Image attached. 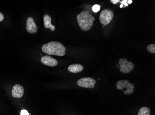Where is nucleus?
<instances>
[{"label": "nucleus", "instance_id": "f257e3e1", "mask_svg": "<svg viewBox=\"0 0 155 115\" xmlns=\"http://www.w3.org/2000/svg\"><path fill=\"white\" fill-rule=\"evenodd\" d=\"M42 51L48 55H53L62 57L66 54V48L61 42L52 41L44 44L42 47Z\"/></svg>", "mask_w": 155, "mask_h": 115}, {"label": "nucleus", "instance_id": "f03ea898", "mask_svg": "<svg viewBox=\"0 0 155 115\" xmlns=\"http://www.w3.org/2000/svg\"><path fill=\"white\" fill-rule=\"evenodd\" d=\"M78 22L81 30L87 31L90 30L94 25V22L95 20L94 17L91 15L89 11H82L77 16Z\"/></svg>", "mask_w": 155, "mask_h": 115}, {"label": "nucleus", "instance_id": "7ed1b4c3", "mask_svg": "<svg viewBox=\"0 0 155 115\" xmlns=\"http://www.w3.org/2000/svg\"><path fill=\"white\" fill-rule=\"evenodd\" d=\"M117 89L119 90H123L125 95H131L134 92V85L127 80H121L117 83Z\"/></svg>", "mask_w": 155, "mask_h": 115}, {"label": "nucleus", "instance_id": "20e7f679", "mask_svg": "<svg viewBox=\"0 0 155 115\" xmlns=\"http://www.w3.org/2000/svg\"><path fill=\"white\" fill-rule=\"evenodd\" d=\"M114 16V13L111 10L108 9H104L100 14L99 18L100 22L104 26H107L112 21Z\"/></svg>", "mask_w": 155, "mask_h": 115}, {"label": "nucleus", "instance_id": "39448f33", "mask_svg": "<svg viewBox=\"0 0 155 115\" xmlns=\"http://www.w3.org/2000/svg\"><path fill=\"white\" fill-rule=\"evenodd\" d=\"M119 64V70L122 73H129L133 71L134 65L132 62L128 61L126 59L122 58L118 61Z\"/></svg>", "mask_w": 155, "mask_h": 115}, {"label": "nucleus", "instance_id": "423d86ee", "mask_svg": "<svg viewBox=\"0 0 155 115\" xmlns=\"http://www.w3.org/2000/svg\"><path fill=\"white\" fill-rule=\"evenodd\" d=\"M95 80L90 77H84L80 79L77 82V84L82 88L93 89L95 85Z\"/></svg>", "mask_w": 155, "mask_h": 115}, {"label": "nucleus", "instance_id": "0eeeda50", "mask_svg": "<svg viewBox=\"0 0 155 115\" xmlns=\"http://www.w3.org/2000/svg\"><path fill=\"white\" fill-rule=\"evenodd\" d=\"M26 23V30L28 32L31 34H35L37 32L38 27L32 17H28L27 19Z\"/></svg>", "mask_w": 155, "mask_h": 115}, {"label": "nucleus", "instance_id": "6e6552de", "mask_svg": "<svg viewBox=\"0 0 155 115\" xmlns=\"http://www.w3.org/2000/svg\"><path fill=\"white\" fill-rule=\"evenodd\" d=\"M41 60V62L44 65L48 66L54 67L58 65L57 60L49 55H45L42 57Z\"/></svg>", "mask_w": 155, "mask_h": 115}, {"label": "nucleus", "instance_id": "1a4fd4ad", "mask_svg": "<svg viewBox=\"0 0 155 115\" xmlns=\"http://www.w3.org/2000/svg\"><path fill=\"white\" fill-rule=\"evenodd\" d=\"M24 89L22 86L16 84L13 87L12 90V95L13 97L20 98L24 95Z\"/></svg>", "mask_w": 155, "mask_h": 115}, {"label": "nucleus", "instance_id": "9d476101", "mask_svg": "<svg viewBox=\"0 0 155 115\" xmlns=\"http://www.w3.org/2000/svg\"><path fill=\"white\" fill-rule=\"evenodd\" d=\"M43 21H44V26L45 28H49L51 31H54L56 29V27L51 23L52 18L50 15L46 14L43 17Z\"/></svg>", "mask_w": 155, "mask_h": 115}, {"label": "nucleus", "instance_id": "9b49d317", "mask_svg": "<svg viewBox=\"0 0 155 115\" xmlns=\"http://www.w3.org/2000/svg\"><path fill=\"white\" fill-rule=\"evenodd\" d=\"M84 67L80 64H72L68 67V70L71 73H77L81 72L83 70Z\"/></svg>", "mask_w": 155, "mask_h": 115}, {"label": "nucleus", "instance_id": "f8f14e48", "mask_svg": "<svg viewBox=\"0 0 155 115\" xmlns=\"http://www.w3.org/2000/svg\"><path fill=\"white\" fill-rule=\"evenodd\" d=\"M138 115H150V109L147 107H143L138 111Z\"/></svg>", "mask_w": 155, "mask_h": 115}, {"label": "nucleus", "instance_id": "ddd939ff", "mask_svg": "<svg viewBox=\"0 0 155 115\" xmlns=\"http://www.w3.org/2000/svg\"><path fill=\"white\" fill-rule=\"evenodd\" d=\"M147 50L150 53H155V44H151L149 45L147 47Z\"/></svg>", "mask_w": 155, "mask_h": 115}, {"label": "nucleus", "instance_id": "4468645a", "mask_svg": "<svg viewBox=\"0 0 155 115\" xmlns=\"http://www.w3.org/2000/svg\"><path fill=\"white\" fill-rule=\"evenodd\" d=\"M100 8H101V7L98 4H95L92 8L93 12H94V13L98 12V11H100Z\"/></svg>", "mask_w": 155, "mask_h": 115}, {"label": "nucleus", "instance_id": "2eb2a0df", "mask_svg": "<svg viewBox=\"0 0 155 115\" xmlns=\"http://www.w3.org/2000/svg\"><path fill=\"white\" fill-rule=\"evenodd\" d=\"M127 1L128 0H123V1H120V3H121V4H122V5H124V7H128V4L127 3Z\"/></svg>", "mask_w": 155, "mask_h": 115}, {"label": "nucleus", "instance_id": "dca6fc26", "mask_svg": "<svg viewBox=\"0 0 155 115\" xmlns=\"http://www.w3.org/2000/svg\"><path fill=\"white\" fill-rule=\"evenodd\" d=\"M21 115H29V114L27 110H23L21 111Z\"/></svg>", "mask_w": 155, "mask_h": 115}, {"label": "nucleus", "instance_id": "f3484780", "mask_svg": "<svg viewBox=\"0 0 155 115\" xmlns=\"http://www.w3.org/2000/svg\"><path fill=\"white\" fill-rule=\"evenodd\" d=\"M4 20V15L2 13L0 12V22H2Z\"/></svg>", "mask_w": 155, "mask_h": 115}, {"label": "nucleus", "instance_id": "a211bd4d", "mask_svg": "<svg viewBox=\"0 0 155 115\" xmlns=\"http://www.w3.org/2000/svg\"><path fill=\"white\" fill-rule=\"evenodd\" d=\"M120 1H119V0H111V1H110L111 3L114 4H117V3H118V2Z\"/></svg>", "mask_w": 155, "mask_h": 115}, {"label": "nucleus", "instance_id": "6ab92c4d", "mask_svg": "<svg viewBox=\"0 0 155 115\" xmlns=\"http://www.w3.org/2000/svg\"><path fill=\"white\" fill-rule=\"evenodd\" d=\"M132 2V0H128L127 1V3L128 4H131Z\"/></svg>", "mask_w": 155, "mask_h": 115}, {"label": "nucleus", "instance_id": "aec40b11", "mask_svg": "<svg viewBox=\"0 0 155 115\" xmlns=\"http://www.w3.org/2000/svg\"><path fill=\"white\" fill-rule=\"evenodd\" d=\"M123 7V5H122V4H121L120 6V7L121 8H122Z\"/></svg>", "mask_w": 155, "mask_h": 115}]
</instances>
